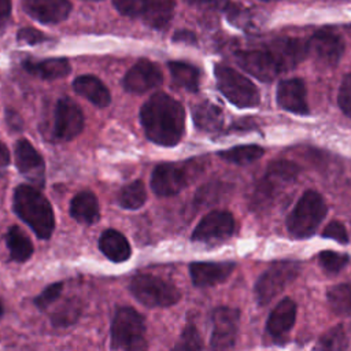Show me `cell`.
<instances>
[{
  "label": "cell",
  "instance_id": "6",
  "mask_svg": "<svg viewBox=\"0 0 351 351\" xmlns=\"http://www.w3.org/2000/svg\"><path fill=\"white\" fill-rule=\"evenodd\" d=\"M214 74L219 92L233 106L239 108H251L259 104V90L247 77L225 64H217Z\"/></svg>",
  "mask_w": 351,
  "mask_h": 351
},
{
  "label": "cell",
  "instance_id": "41",
  "mask_svg": "<svg viewBox=\"0 0 351 351\" xmlns=\"http://www.w3.org/2000/svg\"><path fill=\"white\" fill-rule=\"evenodd\" d=\"M11 12V3L7 0H0V32L5 26Z\"/></svg>",
  "mask_w": 351,
  "mask_h": 351
},
{
  "label": "cell",
  "instance_id": "28",
  "mask_svg": "<svg viewBox=\"0 0 351 351\" xmlns=\"http://www.w3.org/2000/svg\"><path fill=\"white\" fill-rule=\"evenodd\" d=\"M167 66L176 85L189 92H196L199 89L200 71L196 66L186 62H180V60L169 62Z\"/></svg>",
  "mask_w": 351,
  "mask_h": 351
},
{
  "label": "cell",
  "instance_id": "33",
  "mask_svg": "<svg viewBox=\"0 0 351 351\" xmlns=\"http://www.w3.org/2000/svg\"><path fill=\"white\" fill-rule=\"evenodd\" d=\"M82 306L78 299H67L51 314V322L55 328H67L81 315Z\"/></svg>",
  "mask_w": 351,
  "mask_h": 351
},
{
  "label": "cell",
  "instance_id": "26",
  "mask_svg": "<svg viewBox=\"0 0 351 351\" xmlns=\"http://www.w3.org/2000/svg\"><path fill=\"white\" fill-rule=\"evenodd\" d=\"M192 118L196 128L207 133H218L223 125L222 110L208 100L193 106Z\"/></svg>",
  "mask_w": 351,
  "mask_h": 351
},
{
  "label": "cell",
  "instance_id": "39",
  "mask_svg": "<svg viewBox=\"0 0 351 351\" xmlns=\"http://www.w3.org/2000/svg\"><path fill=\"white\" fill-rule=\"evenodd\" d=\"M322 237L336 240L337 243H341V244H347L348 240H350L346 226L341 222H339V221L329 222L325 226V229L322 230Z\"/></svg>",
  "mask_w": 351,
  "mask_h": 351
},
{
  "label": "cell",
  "instance_id": "30",
  "mask_svg": "<svg viewBox=\"0 0 351 351\" xmlns=\"http://www.w3.org/2000/svg\"><path fill=\"white\" fill-rule=\"evenodd\" d=\"M326 300L335 314L351 315V282L330 287L326 292Z\"/></svg>",
  "mask_w": 351,
  "mask_h": 351
},
{
  "label": "cell",
  "instance_id": "24",
  "mask_svg": "<svg viewBox=\"0 0 351 351\" xmlns=\"http://www.w3.org/2000/svg\"><path fill=\"white\" fill-rule=\"evenodd\" d=\"M22 67L43 80H56L63 78L71 71V66L67 59L64 58H51L44 60H33L26 59L22 63Z\"/></svg>",
  "mask_w": 351,
  "mask_h": 351
},
{
  "label": "cell",
  "instance_id": "32",
  "mask_svg": "<svg viewBox=\"0 0 351 351\" xmlns=\"http://www.w3.org/2000/svg\"><path fill=\"white\" fill-rule=\"evenodd\" d=\"M117 202L126 210H137L147 202V191L141 181H133L125 185L118 196Z\"/></svg>",
  "mask_w": 351,
  "mask_h": 351
},
{
  "label": "cell",
  "instance_id": "25",
  "mask_svg": "<svg viewBox=\"0 0 351 351\" xmlns=\"http://www.w3.org/2000/svg\"><path fill=\"white\" fill-rule=\"evenodd\" d=\"M99 248L110 261L115 263L128 261L132 252L126 237L115 229H107L101 233L99 239Z\"/></svg>",
  "mask_w": 351,
  "mask_h": 351
},
{
  "label": "cell",
  "instance_id": "3",
  "mask_svg": "<svg viewBox=\"0 0 351 351\" xmlns=\"http://www.w3.org/2000/svg\"><path fill=\"white\" fill-rule=\"evenodd\" d=\"M111 347L117 351H148L144 317L129 306L117 308L111 321Z\"/></svg>",
  "mask_w": 351,
  "mask_h": 351
},
{
  "label": "cell",
  "instance_id": "17",
  "mask_svg": "<svg viewBox=\"0 0 351 351\" xmlns=\"http://www.w3.org/2000/svg\"><path fill=\"white\" fill-rule=\"evenodd\" d=\"M236 62L244 71L263 82H270L280 74L276 62L265 49L239 51Z\"/></svg>",
  "mask_w": 351,
  "mask_h": 351
},
{
  "label": "cell",
  "instance_id": "34",
  "mask_svg": "<svg viewBox=\"0 0 351 351\" xmlns=\"http://www.w3.org/2000/svg\"><path fill=\"white\" fill-rule=\"evenodd\" d=\"M348 347V339L344 328L336 325L328 329L317 341V351H346Z\"/></svg>",
  "mask_w": 351,
  "mask_h": 351
},
{
  "label": "cell",
  "instance_id": "44",
  "mask_svg": "<svg viewBox=\"0 0 351 351\" xmlns=\"http://www.w3.org/2000/svg\"><path fill=\"white\" fill-rule=\"evenodd\" d=\"M4 314V307H3V303H1V299H0V317Z\"/></svg>",
  "mask_w": 351,
  "mask_h": 351
},
{
  "label": "cell",
  "instance_id": "20",
  "mask_svg": "<svg viewBox=\"0 0 351 351\" xmlns=\"http://www.w3.org/2000/svg\"><path fill=\"white\" fill-rule=\"evenodd\" d=\"M277 103L281 108L298 114L307 115L308 104L306 99V86L300 78L284 80L277 86Z\"/></svg>",
  "mask_w": 351,
  "mask_h": 351
},
{
  "label": "cell",
  "instance_id": "14",
  "mask_svg": "<svg viewBox=\"0 0 351 351\" xmlns=\"http://www.w3.org/2000/svg\"><path fill=\"white\" fill-rule=\"evenodd\" d=\"M307 52L315 60V63L333 67L341 59L344 52V41L332 30H319L307 41Z\"/></svg>",
  "mask_w": 351,
  "mask_h": 351
},
{
  "label": "cell",
  "instance_id": "16",
  "mask_svg": "<svg viewBox=\"0 0 351 351\" xmlns=\"http://www.w3.org/2000/svg\"><path fill=\"white\" fill-rule=\"evenodd\" d=\"M276 62L280 73L298 66L307 55V41L300 38H278L265 49Z\"/></svg>",
  "mask_w": 351,
  "mask_h": 351
},
{
  "label": "cell",
  "instance_id": "9",
  "mask_svg": "<svg viewBox=\"0 0 351 351\" xmlns=\"http://www.w3.org/2000/svg\"><path fill=\"white\" fill-rule=\"evenodd\" d=\"M299 174V167L293 162L289 160H276L271 162L262 178L258 184L254 200L256 204L262 206L265 200H269L277 196L281 191H284L288 185H291Z\"/></svg>",
  "mask_w": 351,
  "mask_h": 351
},
{
  "label": "cell",
  "instance_id": "18",
  "mask_svg": "<svg viewBox=\"0 0 351 351\" xmlns=\"http://www.w3.org/2000/svg\"><path fill=\"white\" fill-rule=\"evenodd\" d=\"M296 319V303L291 298H285L277 303L271 310L267 322L266 330L273 341L282 344L287 341L288 333L293 328Z\"/></svg>",
  "mask_w": 351,
  "mask_h": 351
},
{
  "label": "cell",
  "instance_id": "13",
  "mask_svg": "<svg viewBox=\"0 0 351 351\" xmlns=\"http://www.w3.org/2000/svg\"><path fill=\"white\" fill-rule=\"evenodd\" d=\"M234 232V218L228 211H211L195 228L191 239L196 243H217L229 239Z\"/></svg>",
  "mask_w": 351,
  "mask_h": 351
},
{
  "label": "cell",
  "instance_id": "7",
  "mask_svg": "<svg viewBox=\"0 0 351 351\" xmlns=\"http://www.w3.org/2000/svg\"><path fill=\"white\" fill-rule=\"evenodd\" d=\"M300 265L295 261H280L270 265L255 282L254 293L261 306L270 303L299 274Z\"/></svg>",
  "mask_w": 351,
  "mask_h": 351
},
{
  "label": "cell",
  "instance_id": "12",
  "mask_svg": "<svg viewBox=\"0 0 351 351\" xmlns=\"http://www.w3.org/2000/svg\"><path fill=\"white\" fill-rule=\"evenodd\" d=\"M84 129V114L80 106L69 97H62L55 106L52 138L70 141Z\"/></svg>",
  "mask_w": 351,
  "mask_h": 351
},
{
  "label": "cell",
  "instance_id": "36",
  "mask_svg": "<svg viewBox=\"0 0 351 351\" xmlns=\"http://www.w3.org/2000/svg\"><path fill=\"white\" fill-rule=\"evenodd\" d=\"M348 261H350V256L347 254H341L336 251L326 250L318 255V262L321 267L329 274H335L343 270L347 266Z\"/></svg>",
  "mask_w": 351,
  "mask_h": 351
},
{
  "label": "cell",
  "instance_id": "4",
  "mask_svg": "<svg viewBox=\"0 0 351 351\" xmlns=\"http://www.w3.org/2000/svg\"><path fill=\"white\" fill-rule=\"evenodd\" d=\"M324 197L315 191H306L287 218V229L295 239H307L315 233L326 215Z\"/></svg>",
  "mask_w": 351,
  "mask_h": 351
},
{
  "label": "cell",
  "instance_id": "21",
  "mask_svg": "<svg viewBox=\"0 0 351 351\" xmlns=\"http://www.w3.org/2000/svg\"><path fill=\"white\" fill-rule=\"evenodd\" d=\"M25 11L41 23H59L71 12V3L67 0H25Z\"/></svg>",
  "mask_w": 351,
  "mask_h": 351
},
{
  "label": "cell",
  "instance_id": "5",
  "mask_svg": "<svg viewBox=\"0 0 351 351\" xmlns=\"http://www.w3.org/2000/svg\"><path fill=\"white\" fill-rule=\"evenodd\" d=\"M129 291L136 300L149 308L170 307L181 298L174 284L154 274L134 276L129 284Z\"/></svg>",
  "mask_w": 351,
  "mask_h": 351
},
{
  "label": "cell",
  "instance_id": "42",
  "mask_svg": "<svg viewBox=\"0 0 351 351\" xmlns=\"http://www.w3.org/2000/svg\"><path fill=\"white\" fill-rule=\"evenodd\" d=\"M174 41H185V43H195L196 41V37L192 32H188V30H178L176 32L174 37H173Z\"/></svg>",
  "mask_w": 351,
  "mask_h": 351
},
{
  "label": "cell",
  "instance_id": "31",
  "mask_svg": "<svg viewBox=\"0 0 351 351\" xmlns=\"http://www.w3.org/2000/svg\"><path fill=\"white\" fill-rule=\"evenodd\" d=\"M263 152L265 151L262 147L248 144V145H237V147L221 151V152H218V155L223 160L234 163V165H248V163H252V162L258 160L259 158H262Z\"/></svg>",
  "mask_w": 351,
  "mask_h": 351
},
{
  "label": "cell",
  "instance_id": "1",
  "mask_svg": "<svg viewBox=\"0 0 351 351\" xmlns=\"http://www.w3.org/2000/svg\"><path fill=\"white\" fill-rule=\"evenodd\" d=\"M145 136L155 144L173 147L185 130V111L174 97L159 92L151 96L140 110Z\"/></svg>",
  "mask_w": 351,
  "mask_h": 351
},
{
  "label": "cell",
  "instance_id": "43",
  "mask_svg": "<svg viewBox=\"0 0 351 351\" xmlns=\"http://www.w3.org/2000/svg\"><path fill=\"white\" fill-rule=\"evenodd\" d=\"M10 163V152L7 147L0 141V167H5Z\"/></svg>",
  "mask_w": 351,
  "mask_h": 351
},
{
  "label": "cell",
  "instance_id": "38",
  "mask_svg": "<svg viewBox=\"0 0 351 351\" xmlns=\"http://www.w3.org/2000/svg\"><path fill=\"white\" fill-rule=\"evenodd\" d=\"M337 103H339L341 112L346 117L351 118V73L347 74L340 84Z\"/></svg>",
  "mask_w": 351,
  "mask_h": 351
},
{
  "label": "cell",
  "instance_id": "29",
  "mask_svg": "<svg viewBox=\"0 0 351 351\" xmlns=\"http://www.w3.org/2000/svg\"><path fill=\"white\" fill-rule=\"evenodd\" d=\"M5 243L11 258L16 262L27 261L33 254V244L25 232L18 226H11L5 236Z\"/></svg>",
  "mask_w": 351,
  "mask_h": 351
},
{
  "label": "cell",
  "instance_id": "15",
  "mask_svg": "<svg viewBox=\"0 0 351 351\" xmlns=\"http://www.w3.org/2000/svg\"><path fill=\"white\" fill-rule=\"evenodd\" d=\"M163 81L162 71L156 63L148 59H140L136 62L123 77V88L130 93H144Z\"/></svg>",
  "mask_w": 351,
  "mask_h": 351
},
{
  "label": "cell",
  "instance_id": "35",
  "mask_svg": "<svg viewBox=\"0 0 351 351\" xmlns=\"http://www.w3.org/2000/svg\"><path fill=\"white\" fill-rule=\"evenodd\" d=\"M203 341L197 328L189 322L182 329L180 339L174 343L170 351H202Z\"/></svg>",
  "mask_w": 351,
  "mask_h": 351
},
{
  "label": "cell",
  "instance_id": "8",
  "mask_svg": "<svg viewBox=\"0 0 351 351\" xmlns=\"http://www.w3.org/2000/svg\"><path fill=\"white\" fill-rule=\"evenodd\" d=\"M112 5L122 14L130 18H141L148 26L154 29H165L174 10V3L167 0H115Z\"/></svg>",
  "mask_w": 351,
  "mask_h": 351
},
{
  "label": "cell",
  "instance_id": "19",
  "mask_svg": "<svg viewBox=\"0 0 351 351\" xmlns=\"http://www.w3.org/2000/svg\"><path fill=\"white\" fill-rule=\"evenodd\" d=\"M15 163L18 170L36 185L44 184L45 163L40 152L30 144V141L21 138L15 145Z\"/></svg>",
  "mask_w": 351,
  "mask_h": 351
},
{
  "label": "cell",
  "instance_id": "27",
  "mask_svg": "<svg viewBox=\"0 0 351 351\" xmlns=\"http://www.w3.org/2000/svg\"><path fill=\"white\" fill-rule=\"evenodd\" d=\"M70 215L80 223H95L99 219V202L95 193L82 191L70 203Z\"/></svg>",
  "mask_w": 351,
  "mask_h": 351
},
{
  "label": "cell",
  "instance_id": "40",
  "mask_svg": "<svg viewBox=\"0 0 351 351\" xmlns=\"http://www.w3.org/2000/svg\"><path fill=\"white\" fill-rule=\"evenodd\" d=\"M18 41L21 43H25V44H29V45H36V44H41L43 41H47L48 37L37 30V29H33V27H23L18 32Z\"/></svg>",
  "mask_w": 351,
  "mask_h": 351
},
{
  "label": "cell",
  "instance_id": "37",
  "mask_svg": "<svg viewBox=\"0 0 351 351\" xmlns=\"http://www.w3.org/2000/svg\"><path fill=\"white\" fill-rule=\"evenodd\" d=\"M62 289H63V282H53L48 285L40 295L34 298L33 302L36 307L40 310H45L47 307H49L55 300L59 299Z\"/></svg>",
  "mask_w": 351,
  "mask_h": 351
},
{
  "label": "cell",
  "instance_id": "10",
  "mask_svg": "<svg viewBox=\"0 0 351 351\" xmlns=\"http://www.w3.org/2000/svg\"><path fill=\"white\" fill-rule=\"evenodd\" d=\"M213 330L210 339L211 351H229L233 348L239 332L240 313L237 308L219 306L211 314Z\"/></svg>",
  "mask_w": 351,
  "mask_h": 351
},
{
  "label": "cell",
  "instance_id": "11",
  "mask_svg": "<svg viewBox=\"0 0 351 351\" xmlns=\"http://www.w3.org/2000/svg\"><path fill=\"white\" fill-rule=\"evenodd\" d=\"M192 169L185 163H160L151 176V188L155 195L166 197L181 192L189 182Z\"/></svg>",
  "mask_w": 351,
  "mask_h": 351
},
{
  "label": "cell",
  "instance_id": "22",
  "mask_svg": "<svg viewBox=\"0 0 351 351\" xmlns=\"http://www.w3.org/2000/svg\"><path fill=\"white\" fill-rule=\"evenodd\" d=\"M233 269V262H193L189 266V273L196 287L206 288L223 282Z\"/></svg>",
  "mask_w": 351,
  "mask_h": 351
},
{
  "label": "cell",
  "instance_id": "2",
  "mask_svg": "<svg viewBox=\"0 0 351 351\" xmlns=\"http://www.w3.org/2000/svg\"><path fill=\"white\" fill-rule=\"evenodd\" d=\"M15 214L27 223L40 239H49L55 228V215L51 203L34 186L22 184L14 191Z\"/></svg>",
  "mask_w": 351,
  "mask_h": 351
},
{
  "label": "cell",
  "instance_id": "23",
  "mask_svg": "<svg viewBox=\"0 0 351 351\" xmlns=\"http://www.w3.org/2000/svg\"><path fill=\"white\" fill-rule=\"evenodd\" d=\"M73 88L80 96L85 97L97 107H106L111 101L110 90L96 75L85 74L77 77L73 82Z\"/></svg>",
  "mask_w": 351,
  "mask_h": 351
}]
</instances>
